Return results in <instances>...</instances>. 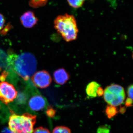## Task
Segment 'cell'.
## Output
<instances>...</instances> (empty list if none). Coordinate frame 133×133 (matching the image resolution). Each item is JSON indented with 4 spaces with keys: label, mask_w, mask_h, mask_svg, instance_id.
Masks as SVG:
<instances>
[{
    "label": "cell",
    "mask_w": 133,
    "mask_h": 133,
    "mask_svg": "<svg viewBox=\"0 0 133 133\" xmlns=\"http://www.w3.org/2000/svg\"><path fill=\"white\" fill-rule=\"evenodd\" d=\"M10 62L17 74L25 80H28L35 73L37 65L35 57L28 52L11 56Z\"/></svg>",
    "instance_id": "6da1fadb"
},
{
    "label": "cell",
    "mask_w": 133,
    "mask_h": 133,
    "mask_svg": "<svg viewBox=\"0 0 133 133\" xmlns=\"http://www.w3.org/2000/svg\"><path fill=\"white\" fill-rule=\"evenodd\" d=\"M54 24L55 28L66 42L74 41L77 38L78 30L73 16L66 14L58 16L55 19Z\"/></svg>",
    "instance_id": "7a4b0ae2"
},
{
    "label": "cell",
    "mask_w": 133,
    "mask_h": 133,
    "mask_svg": "<svg viewBox=\"0 0 133 133\" xmlns=\"http://www.w3.org/2000/svg\"><path fill=\"white\" fill-rule=\"evenodd\" d=\"M36 116L29 113L21 115L13 114L10 116L9 127L12 133H32Z\"/></svg>",
    "instance_id": "3957f363"
},
{
    "label": "cell",
    "mask_w": 133,
    "mask_h": 133,
    "mask_svg": "<svg viewBox=\"0 0 133 133\" xmlns=\"http://www.w3.org/2000/svg\"><path fill=\"white\" fill-rule=\"evenodd\" d=\"M104 99L108 104L117 107L124 102L125 98L124 88L121 86L113 84L107 87L104 91Z\"/></svg>",
    "instance_id": "277c9868"
},
{
    "label": "cell",
    "mask_w": 133,
    "mask_h": 133,
    "mask_svg": "<svg viewBox=\"0 0 133 133\" xmlns=\"http://www.w3.org/2000/svg\"><path fill=\"white\" fill-rule=\"evenodd\" d=\"M17 95L15 88L11 84L3 81L0 83V100L4 104L12 102Z\"/></svg>",
    "instance_id": "5b68a950"
},
{
    "label": "cell",
    "mask_w": 133,
    "mask_h": 133,
    "mask_svg": "<svg viewBox=\"0 0 133 133\" xmlns=\"http://www.w3.org/2000/svg\"><path fill=\"white\" fill-rule=\"evenodd\" d=\"M34 84L39 88H47L50 84L52 81L51 76L48 71H40L35 73L31 78Z\"/></svg>",
    "instance_id": "8992f818"
},
{
    "label": "cell",
    "mask_w": 133,
    "mask_h": 133,
    "mask_svg": "<svg viewBox=\"0 0 133 133\" xmlns=\"http://www.w3.org/2000/svg\"><path fill=\"white\" fill-rule=\"evenodd\" d=\"M47 104L45 98L41 95L33 96L29 100L28 106L30 109L33 112L41 111L45 108Z\"/></svg>",
    "instance_id": "52a82bcc"
},
{
    "label": "cell",
    "mask_w": 133,
    "mask_h": 133,
    "mask_svg": "<svg viewBox=\"0 0 133 133\" xmlns=\"http://www.w3.org/2000/svg\"><path fill=\"white\" fill-rule=\"evenodd\" d=\"M38 19L31 11H27L21 17L22 24L26 28H32L37 23Z\"/></svg>",
    "instance_id": "ba28073f"
},
{
    "label": "cell",
    "mask_w": 133,
    "mask_h": 133,
    "mask_svg": "<svg viewBox=\"0 0 133 133\" xmlns=\"http://www.w3.org/2000/svg\"><path fill=\"white\" fill-rule=\"evenodd\" d=\"M53 75L55 82L60 85H63L66 83L70 78L69 73L63 68L55 71Z\"/></svg>",
    "instance_id": "9c48e42d"
},
{
    "label": "cell",
    "mask_w": 133,
    "mask_h": 133,
    "mask_svg": "<svg viewBox=\"0 0 133 133\" xmlns=\"http://www.w3.org/2000/svg\"><path fill=\"white\" fill-rule=\"evenodd\" d=\"M100 85L97 82L92 81L89 83L86 88V93L89 98H95L97 97V92L98 88Z\"/></svg>",
    "instance_id": "30bf717a"
},
{
    "label": "cell",
    "mask_w": 133,
    "mask_h": 133,
    "mask_svg": "<svg viewBox=\"0 0 133 133\" xmlns=\"http://www.w3.org/2000/svg\"><path fill=\"white\" fill-rule=\"evenodd\" d=\"M117 108L116 107L109 105L105 109V113L109 118H111L118 113Z\"/></svg>",
    "instance_id": "8fae6325"
},
{
    "label": "cell",
    "mask_w": 133,
    "mask_h": 133,
    "mask_svg": "<svg viewBox=\"0 0 133 133\" xmlns=\"http://www.w3.org/2000/svg\"><path fill=\"white\" fill-rule=\"evenodd\" d=\"M52 133H71L70 129L64 126H58L53 129Z\"/></svg>",
    "instance_id": "7c38bea8"
},
{
    "label": "cell",
    "mask_w": 133,
    "mask_h": 133,
    "mask_svg": "<svg viewBox=\"0 0 133 133\" xmlns=\"http://www.w3.org/2000/svg\"><path fill=\"white\" fill-rule=\"evenodd\" d=\"M70 6L74 8L81 7L84 3V0H67Z\"/></svg>",
    "instance_id": "4fadbf2b"
},
{
    "label": "cell",
    "mask_w": 133,
    "mask_h": 133,
    "mask_svg": "<svg viewBox=\"0 0 133 133\" xmlns=\"http://www.w3.org/2000/svg\"><path fill=\"white\" fill-rule=\"evenodd\" d=\"M46 3L42 1L41 0H31L30 2V5L33 8H38L44 6Z\"/></svg>",
    "instance_id": "5bb4252c"
},
{
    "label": "cell",
    "mask_w": 133,
    "mask_h": 133,
    "mask_svg": "<svg viewBox=\"0 0 133 133\" xmlns=\"http://www.w3.org/2000/svg\"><path fill=\"white\" fill-rule=\"evenodd\" d=\"M33 133H50V131L47 129L41 127L38 128L36 129L34 131H33Z\"/></svg>",
    "instance_id": "9a60e30c"
},
{
    "label": "cell",
    "mask_w": 133,
    "mask_h": 133,
    "mask_svg": "<svg viewBox=\"0 0 133 133\" xmlns=\"http://www.w3.org/2000/svg\"><path fill=\"white\" fill-rule=\"evenodd\" d=\"M56 111L52 108L49 107L47 108L46 112L47 115L50 117H53L55 116Z\"/></svg>",
    "instance_id": "2e32d148"
},
{
    "label": "cell",
    "mask_w": 133,
    "mask_h": 133,
    "mask_svg": "<svg viewBox=\"0 0 133 133\" xmlns=\"http://www.w3.org/2000/svg\"><path fill=\"white\" fill-rule=\"evenodd\" d=\"M133 85H131L128 88L127 94L129 98H130L132 99H133Z\"/></svg>",
    "instance_id": "e0dca14e"
},
{
    "label": "cell",
    "mask_w": 133,
    "mask_h": 133,
    "mask_svg": "<svg viewBox=\"0 0 133 133\" xmlns=\"http://www.w3.org/2000/svg\"><path fill=\"white\" fill-rule=\"evenodd\" d=\"M5 23V19L2 14H0V30L2 29Z\"/></svg>",
    "instance_id": "ac0fdd59"
},
{
    "label": "cell",
    "mask_w": 133,
    "mask_h": 133,
    "mask_svg": "<svg viewBox=\"0 0 133 133\" xmlns=\"http://www.w3.org/2000/svg\"><path fill=\"white\" fill-rule=\"evenodd\" d=\"M132 99L129 98H127L125 102V106L127 107L132 106Z\"/></svg>",
    "instance_id": "d6986e66"
},
{
    "label": "cell",
    "mask_w": 133,
    "mask_h": 133,
    "mask_svg": "<svg viewBox=\"0 0 133 133\" xmlns=\"http://www.w3.org/2000/svg\"><path fill=\"white\" fill-rule=\"evenodd\" d=\"M96 93H97V96L100 97V96H102L104 93V91L103 88L101 87V86L99 87L97 90Z\"/></svg>",
    "instance_id": "ffe728a7"
},
{
    "label": "cell",
    "mask_w": 133,
    "mask_h": 133,
    "mask_svg": "<svg viewBox=\"0 0 133 133\" xmlns=\"http://www.w3.org/2000/svg\"><path fill=\"white\" fill-rule=\"evenodd\" d=\"M2 133H12L9 128H5L2 130Z\"/></svg>",
    "instance_id": "44dd1931"
},
{
    "label": "cell",
    "mask_w": 133,
    "mask_h": 133,
    "mask_svg": "<svg viewBox=\"0 0 133 133\" xmlns=\"http://www.w3.org/2000/svg\"><path fill=\"white\" fill-rule=\"evenodd\" d=\"M126 111V109L125 107H122L120 108V109L119 111L121 113H123L125 112Z\"/></svg>",
    "instance_id": "7402d4cb"
}]
</instances>
